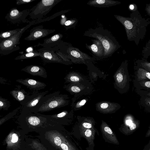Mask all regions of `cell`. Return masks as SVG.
<instances>
[{
	"mask_svg": "<svg viewBox=\"0 0 150 150\" xmlns=\"http://www.w3.org/2000/svg\"><path fill=\"white\" fill-rule=\"evenodd\" d=\"M18 121L20 128L25 134L31 132L39 133L51 127L61 125L45 115L33 112L24 108H22Z\"/></svg>",
	"mask_w": 150,
	"mask_h": 150,
	"instance_id": "obj_1",
	"label": "cell"
},
{
	"mask_svg": "<svg viewBox=\"0 0 150 150\" xmlns=\"http://www.w3.org/2000/svg\"><path fill=\"white\" fill-rule=\"evenodd\" d=\"M62 125L50 127L37 136L50 150H76L70 142Z\"/></svg>",
	"mask_w": 150,
	"mask_h": 150,
	"instance_id": "obj_2",
	"label": "cell"
},
{
	"mask_svg": "<svg viewBox=\"0 0 150 150\" xmlns=\"http://www.w3.org/2000/svg\"><path fill=\"white\" fill-rule=\"evenodd\" d=\"M139 12L131 14L129 18L114 15L116 19L124 27L129 40H139L144 38L146 31V22L142 18Z\"/></svg>",
	"mask_w": 150,
	"mask_h": 150,
	"instance_id": "obj_3",
	"label": "cell"
},
{
	"mask_svg": "<svg viewBox=\"0 0 150 150\" xmlns=\"http://www.w3.org/2000/svg\"><path fill=\"white\" fill-rule=\"evenodd\" d=\"M83 36L96 38L101 42L104 49L103 59L111 56L120 47L111 33L103 27L90 28L84 32Z\"/></svg>",
	"mask_w": 150,
	"mask_h": 150,
	"instance_id": "obj_4",
	"label": "cell"
},
{
	"mask_svg": "<svg viewBox=\"0 0 150 150\" xmlns=\"http://www.w3.org/2000/svg\"><path fill=\"white\" fill-rule=\"evenodd\" d=\"M60 92L59 91H57L46 94L35 107L30 110L35 113L43 112L68 105V101L67 96L65 95L60 94Z\"/></svg>",
	"mask_w": 150,
	"mask_h": 150,
	"instance_id": "obj_5",
	"label": "cell"
},
{
	"mask_svg": "<svg viewBox=\"0 0 150 150\" xmlns=\"http://www.w3.org/2000/svg\"><path fill=\"white\" fill-rule=\"evenodd\" d=\"M57 50L64 55L72 63L86 64L95 60V58L74 47L70 43L62 40L57 46L55 47Z\"/></svg>",
	"mask_w": 150,
	"mask_h": 150,
	"instance_id": "obj_6",
	"label": "cell"
},
{
	"mask_svg": "<svg viewBox=\"0 0 150 150\" xmlns=\"http://www.w3.org/2000/svg\"><path fill=\"white\" fill-rule=\"evenodd\" d=\"M27 135L21 130L13 129L5 138L3 145L6 150H21L25 148V138Z\"/></svg>",
	"mask_w": 150,
	"mask_h": 150,
	"instance_id": "obj_7",
	"label": "cell"
},
{
	"mask_svg": "<svg viewBox=\"0 0 150 150\" xmlns=\"http://www.w3.org/2000/svg\"><path fill=\"white\" fill-rule=\"evenodd\" d=\"M127 61L123 62L115 74V86L121 93H127L130 87V77L127 69Z\"/></svg>",
	"mask_w": 150,
	"mask_h": 150,
	"instance_id": "obj_8",
	"label": "cell"
},
{
	"mask_svg": "<svg viewBox=\"0 0 150 150\" xmlns=\"http://www.w3.org/2000/svg\"><path fill=\"white\" fill-rule=\"evenodd\" d=\"M62 0H42L30 9V19L39 20L44 18L56 5Z\"/></svg>",
	"mask_w": 150,
	"mask_h": 150,
	"instance_id": "obj_9",
	"label": "cell"
},
{
	"mask_svg": "<svg viewBox=\"0 0 150 150\" xmlns=\"http://www.w3.org/2000/svg\"><path fill=\"white\" fill-rule=\"evenodd\" d=\"M33 25L29 23L21 28V30L11 37L3 40L0 43V54L4 55L8 54L18 50L20 47L18 45L20 44V40L24 32Z\"/></svg>",
	"mask_w": 150,
	"mask_h": 150,
	"instance_id": "obj_10",
	"label": "cell"
},
{
	"mask_svg": "<svg viewBox=\"0 0 150 150\" xmlns=\"http://www.w3.org/2000/svg\"><path fill=\"white\" fill-rule=\"evenodd\" d=\"M40 53V57L47 63H56L66 65L70 64L65 61L56 53L54 47H42L37 50Z\"/></svg>",
	"mask_w": 150,
	"mask_h": 150,
	"instance_id": "obj_11",
	"label": "cell"
},
{
	"mask_svg": "<svg viewBox=\"0 0 150 150\" xmlns=\"http://www.w3.org/2000/svg\"><path fill=\"white\" fill-rule=\"evenodd\" d=\"M30 12V9H25L21 11L16 8H11L5 16V18L13 24H18L21 23H29L26 18Z\"/></svg>",
	"mask_w": 150,
	"mask_h": 150,
	"instance_id": "obj_12",
	"label": "cell"
},
{
	"mask_svg": "<svg viewBox=\"0 0 150 150\" xmlns=\"http://www.w3.org/2000/svg\"><path fill=\"white\" fill-rule=\"evenodd\" d=\"M55 31V30L43 28V25L33 27L30 31L29 35L24 40L28 41H34L46 37Z\"/></svg>",
	"mask_w": 150,
	"mask_h": 150,
	"instance_id": "obj_13",
	"label": "cell"
},
{
	"mask_svg": "<svg viewBox=\"0 0 150 150\" xmlns=\"http://www.w3.org/2000/svg\"><path fill=\"white\" fill-rule=\"evenodd\" d=\"M49 92L47 90L45 91H34L30 95L27 99L21 104L22 108H24L30 110L35 107L42 98Z\"/></svg>",
	"mask_w": 150,
	"mask_h": 150,
	"instance_id": "obj_14",
	"label": "cell"
},
{
	"mask_svg": "<svg viewBox=\"0 0 150 150\" xmlns=\"http://www.w3.org/2000/svg\"><path fill=\"white\" fill-rule=\"evenodd\" d=\"M91 45L86 44V47L93 54L95 59L99 60L103 59L104 49L101 42L97 39L92 40Z\"/></svg>",
	"mask_w": 150,
	"mask_h": 150,
	"instance_id": "obj_15",
	"label": "cell"
},
{
	"mask_svg": "<svg viewBox=\"0 0 150 150\" xmlns=\"http://www.w3.org/2000/svg\"><path fill=\"white\" fill-rule=\"evenodd\" d=\"M16 81L34 91L43 89L47 86L46 84L43 82L29 78L18 79Z\"/></svg>",
	"mask_w": 150,
	"mask_h": 150,
	"instance_id": "obj_16",
	"label": "cell"
},
{
	"mask_svg": "<svg viewBox=\"0 0 150 150\" xmlns=\"http://www.w3.org/2000/svg\"><path fill=\"white\" fill-rule=\"evenodd\" d=\"M21 71L33 76H39L44 78H46L47 77V72L45 69L39 65H28L22 69Z\"/></svg>",
	"mask_w": 150,
	"mask_h": 150,
	"instance_id": "obj_17",
	"label": "cell"
},
{
	"mask_svg": "<svg viewBox=\"0 0 150 150\" xmlns=\"http://www.w3.org/2000/svg\"><path fill=\"white\" fill-rule=\"evenodd\" d=\"M63 35L59 33L44 40L42 43H39L34 46H42V47H54L59 45L61 41Z\"/></svg>",
	"mask_w": 150,
	"mask_h": 150,
	"instance_id": "obj_18",
	"label": "cell"
},
{
	"mask_svg": "<svg viewBox=\"0 0 150 150\" xmlns=\"http://www.w3.org/2000/svg\"><path fill=\"white\" fill-rule=\"evenodd\" d=\"M25 141L26 147L33 150H50L39 139L28 137L26 136Z\"/></svg>",
	"mask_w": 150,
	"mask_h": 150,
	"instance_id": "obj_19",
	"label": "cell"
},
{
	"mask_svg": "<svg viewBox=\"0 0 150 150\" xmlns=\"http://www.w3.org/2000/svg\"><path fill=\"white\" fill-rule=\"evenodd\" d=\"M120 2L112 0H90L87 4L99 8L109 7L120 4Z\"/></svg>",
	"mask_w": 150,
	"mask_h": 150,
	"instance_id": "obj_20",
	"label": "cell"
},
{
	"mask_svg": "<svg viewBox=\"0 0 150 150\" xmlns=\"http://www.w3.org/2000/svg\"><path fill=\"white\" fill-rule=\"evenodd\" d=\"M10 93L15 99L20 102L21 104L24 102L30 95L24 90L19 87L13 90L10 92Z\"/></svg>",
	"mask_w": 150,
	"mask_h": 150,
	"instance_id": "obj_21",
	"label": "cell"
},
{
	"mask_svg": "<svg viewBox=\"0 0 150 150\" xmlns=\"http://www.w3.org/2000/svg\"><path fill=\"white\" fill-rule=\"evenodd\" d=\"M97 107L100 111L105 113L113 112L120 108V105L118 104L108 102L100 103L98 104Z\"/></svg>",
	"mask_w": 150,
	"mask_h": 150,
	"instance_id": "obj_22",
	"label": "cell"
},
{
	"mask_svg": "<svg viewBox=\"0 0 150 150\" xmlns=\"http://www.w3.org/2000/svg\"><path fill=\"white\" fill-rule=\"evenodd\" d=\"M134 79L138 81H150V73L144 69L136 65L134 66Z\"/></svg>",
	"mask_w": 150,
	"mask_h": 150,
	"instance_id": "obj_23",
	"label": "cell"
},
{
	"mask_svg": "<svg viewBox=\"0 0 150 150\" xmlns=\"http://www.w3.org/2000/svg\"><path fill=\"white\" fill-rule=\"evenodd\" d=\"M102 133L105 137L112 142L116 143L117 140L111 128L105 122H103L101 126Z\"/></svg>",
	"mask_w": 150,
	"mask_h": 150,
	"instance_id": "obj_24",
	"label": "cell"
},
{
	"mask_svg": "<svg viewBox=\"0 0 150 150\" xmlns=\"http://www.w3.org/2000/svg\"><path fill=\"white\" fill-rule=\"evenodd\" d=\"M133 81L136 90H150V81H138L134 79Z\"/></svg>",
	"mask_w": 150,
	"mask_h": 150,
	"instance_id": "obj_25",
	"label": "cell"
},
{
	"mask_svg": "<svg viewBox=\"0 0 150 150\" xmlns=\"http://www.w3.org/2000/svg\"><path fill=\"white\" fill-rule=\"evenodd\" d=\"M70 10H71L70 9L62 10L58 12L50 17H47L45 18H44L39 20H32V21H30L29 23H31L33 25L41 23V22L49 21L56 17H57L61 15L62 14H63L67 13Z\"/></svg>",
	"mask_w": 150,
	"mask_h": 150,
	"instance_id": "obj_26",
	"label": "cell"
},
{
	"mask_svg": "<svg viewBox=\"0 0 150 150\" xmlns=\"http://www.w3.org/2000/svg\"><path fill=\"white\" fill-rule=\"evenodd\" d=\"M139 104L146 112H150V97L140 95Z\"/></svg>",
	"mask_w": 150,
	"mask_h": 150,
	"instance_id": "obj_27",
	"label": "cell"
},
{
	"mask_svg": "<svg viewBox=\"0 0 150 150\" xmlns=\"http://www.w3.org/2000/svg\"><path fill=\"white\" fill-rule=\"evenodd\" d=\"M81 131V133L86 139L89 143L92 144L95 134V131L92 129H83Z\"/></svg>",
	"mask_w": 150,
	"mask_h": 150,
	"instance_id": "obj_28",
	"label": "cell"
},
{
	"mask_svg": "<svg viewBox=\"0 0 150 150\" xmlns=\"http://www.w3.org/2000/svg\"><path fill=\"white\" fill-rule=\"evenodd\" d=\"M40 54L39 52L37 50H35L19 55L16 57L14 59L16 60H23L36 57H40Z\"/></svg>",
	"mask_w": 150,
	"mask_h": 150,
	"instance_id": "obj_29",
	"label": "cell"
},
{
	"mask_svg": "<svg viewBox=\"0 0 150 150\" xmlns=\"http://www.w3.org/2000/svg\"><path fill=\"white\" fill-rule=\"evenodd\" d=\"M21 29V28H18L7 31L1 32L0 34V38L3 39V40L8 39L18 33Z\"/></svg>",
	"mask_w": 150,
	"mask_h": 150,
	"instance_id": "obj_30",
	"label": "cell"
},
{
	"mask_svg": "<svg viewBox=\"0 0 150 150\" xmlns=\"http://www.w3.org/2000/svg\"><path fill=\"white\" fill-rule=\"evenodd\" d=\"M22 107L21 106H18L17 108L8 113L4 117L1 118L0 119V125H1L6 121L16 115L19 110Z\"/></svg>",
	"mask_w": 150,
	"mask_h": 150,
	"instance_id": "obj_31",
	"label": "cell"
},
{
	"mask_svg": "<svg viewBox=\"0 0 150 150\" xmlns=\"http://www.w3.org/2000/svg\"><path fill=\"white\" fill-rule=\"evenodd\" d=\"M136 65L150 73V62L145 59L138 60L136 62Z\"/></svg>",
	"mask_w": 150,
	"mask_h": 150,
	"instance_id": "obj_32",
	"label": "cell"
},
{
	"mask_svg": "<svg viewBox=\"0 0 150 150\" xmlns=\"http://www.w3.org/2000/svg\"><path fill=\"white\" fill-rule=\"evenodd\" d=\"M66 82H78L81 81V77L72 74H68L64 78Z\"/></svg>",
	"mask_w": 150,
	"mask_h": 150,
	"instance_id": "obj_33",
	"label": "cell"
},
{
	"mask_svg": "<svg viewBox=\"0 0 150 150\" xmlns=\"http://www.w3.org/2000/svg\"><path fill=\"white\" fill-rule=\"evenodd\" d=\"M10 102L7 99L0 97V110L3 109L8 110L10 107Z\"/></svg>",
	"mask_w": 150,
	"mask_h": 150,
	"instance_id": "obj_34",
	"label": "cell"
},
{
	"mask_svg": "<svg viewBox=\"0 0 150 150\" xmlns=\"http://www.w3.org/2000/svg\"><path fill=\"white\" fill-rule=\"evenodd\" d=\"M78 21L76 19H72L65 21L64 26L66 29L74 27Z\"/></svg>",
	"mask_w": 150,
	"mask_h": 150,
	"instance_id": "obj_35",
	"label": "cell"
},
{
	"mask_svg": "<svg viewBox=\"0 0 150 150\" xmlns=\"http://www.w3.org/2000/svg\"><path fill=\"white\" fill-rule=\"evenodd\" d=\"M137 93L140 95L148 96L150 97V90H136Z\"/></svg>",
	"mask_w": 150,
	"mask_h": 150,
	"instance_id": "obj_36",
	"label": "cell"
},
{
	"mask_svg": "<svg viewBox=\"0 0 150 150\" xmlns=\"http://www.w3.org/2000/svg\"><path fill=\"white\" fill-rule=\"evenodd\" d=\"M36 0H18L16 4L17 5H19L31 3Z\"/></svg>",
	"mask_w": 150,
	"mask_h": 150,
	"instance_id": "obj_37",
	"label": "cell"
},
{
	"mask_svg": "<svg viewBox=\"0 0 150 150\" xmlns=\"http://www.w3.org/2000/svg\"><path fill=\"white\" fill-rule=\"evenodd\" d=\"M82 126L84 129H92L93 126L92 124L90 122H84L82 123Z\"/></svg>",
	"mask_w": 150,
	"mask_h": 150,
	"instance_id": "obj_38",
	"label": "cell"
},
{
	"mask_svg": "<svg viewBox=\"0 0 150 150\" xmlns=\"http://www.w3.org/2000/svg\"><path fill=\"white\" fill-rule=\"evenodd\" d=\"M86 99H83L81 100L80 102H79L77 104L76 107V108H79L83 105L86 103Z\"/></svg>",
	"mask_w": 150,
	"mask_h": 150,
	"instance_id": "obj_39",
	"label": "cell"
},
{
	"mask_svg": "<svg viewBox=\"0 0 150 150\" xmlns=\"http://www.w3.org/2000/svg\"><path fill=\"white\" fill-rule=\"evenodd\" d=\"M136 125L134 123H132L129 125V127L131 130H133L136 128Z\"/></svg>",
	"mask_w": 150,
	"mask_h": 150,
	"instance_id": "obj_40",
	"label": "cell"
},
{
	"mask_svg": "<svg viewBox=\"0 0 150 150\" xmlns=\"http://www.w3.org/2000/svg\"><path fill=\"white\" fill-rule=\"evenodd\" d=\"M126 122L127 124L129 125H130L132 123V121L130 120H127Z\"/></svg>",
	"mask_w": 150,
	"mask_h": 150,
	"instance_id": "obj_41",
	"label": "cell"
},
{
	"mask_svg": "<svg viewBox=\"0 0 150 150\" xmlns=\"http://www.w3.org/2000/svg\"><path fill=\"white\" fill-rule=\"evenodd\" d=\"M146 11L150 15V5L148 6L146 8Z\"/></svg>",
	"mask_w": 150,
	"mask_h": 150,
	"instance_id": "obj_42",
	"label": "cell"
},
{
	"mask_svg": "<svg viewBox=\"0 0 150 150\" xmlns=\"http://www.w3.org/2000/svg\"><path fill=\"white\" fill-rule=\"evenodd\" d=\"M129 8L131 10H133L134 8V6L133 5H130L129 6Z\"/></svg>",
	"mask_w": 150,
	"mask_h": 150,
	"instance_id": "obj_43",
	"label": "cell"
},
{
	"mask_svg": "<svg viewBox=\"0 0 150 150\" xmlns=\"http://www.w3.org/2000/svg\"><path fill=\"white\" fill-rule=\"evenodd\" d=\"M21 150H33L31 149H30L29 148L26 147L25 148L22 149Z\"/></svg>",
	"mask_w": 150,
	"mask_h": 150,
	"instance_id": "obj_44",
	"label": "cell"
},
{
	"mask_svg": "<svg viewBox=\"0 0 150 150\" xmlns=\"http://www.w3.org/2000/svg\"><path fill=\"white\" fill-rule=\"evenodd\" d=\"M149 46H147V48H148V49H147V51H148V50H150V44L149 45H148ZM150 52V51L149 52Z\"/></svg>",
	"mask_w": 150,
	"mask_h": 150,
	"instance_id": "obj_45",
	"label": "cell"
}]
</instances>
